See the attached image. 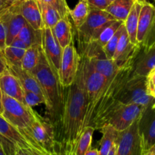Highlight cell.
Listing matches in <instances>:
<instances>
[{
    "label": "cell",
    "instance_id": "obj_22",
    "mask_svg": "<svg viewBox=\"0 0 155 155\" xmlns=\"http://www.w3.org/2000/svg\"><path fill=\"white\" fill-rule=\"evenodd\" d=\"M51 30L63 49L70 43L74 42L70 15H67L61 18Z\"/></svg>",
    "mask_w": 155,
    "mask_h": 155
},
{
    "label": "cell",
    "instance_id": "obj_48",
    "mask_svg": "<svg viewBox=\"0 0 155 155\" xmlns=\"http://www.w3.org/2000/svg\"><path fill=\"white\" fill-rule=\"evenodd\" d=\"M4 9V5H3V3L2 0H0V12Z\"/></svg>",
    "mask_w": 155,
    "mask_h": 155
},
{
    "label": "cell",
    "instance_id": "obj_37",
    "mask_svg": "<svg viewBox=\"0 0 155 155\" xmlns=\"http://www.w3.org/2000/svg\"><path fill=\"white\" fill-rule=\"evenodd\" d=\"M90 8H97L105 10L108 6L107 0H86Z\"/></svg>",
    "mask_w": 155,
    "mask_h": 155
},
{
    "label": "cell",
    "instance_id": "obj_40",
    "mask_svg": "<svg viewBox=\"0 0 155 155\" xmlns=\"http://www.w3.org/2000/svg\"><path fill=\"white\" fill-rule=\"evenodd\" d=\"M10 45H12V46H15V47H18V48H24V49H27V45H26L25 44L22 42V41L20 40L19 39H18V38H15V39L13 40V42L11 43Z\"/></svg>",
    "mask_w": 155,
    "mask_h": 155
},
{
    "label": "cell",
    "instance_id": "obj_39",
    "mask_svg": "<svg viewBox=\"0 0 155 155\" xmlns=\"http://www.w3.org/2000/svg\"><path fill=\"white\" fill-rule=\"evenodd\" d=\"M7 64H6L5 59L3 55L2 51H0V75H2L5 71H7Z\"/></svg>",
    "mask_w": 155,
    "mask_h": 155
},
{
    "label": "cell",
    "instance_id": "obj_47",
    "mask_svg": "<svg viewBox=\"0 0 155 155\" xmlns=\"http://www.w3.org/2000/svg\"><path fill=\"white\" fill-rule=\"evenodd\" d=\"M150 95H151V96L153 97V98H155V86L154 88H153L152 90L151 91V92H150Z\"/></svg>",
    "mask_w": 155,
    "mask_h": 155
},
{
    "label": "cell",
    "instance_id": "obj_6",
    "mask_svg": "<svg viewBox=\"0 0 155 155\" xmlns=\"http://www.w3.org/2000/svg\"><path fill=\"white\" fill-rule=\"evenodd\" d=\"M2 114L1 116L12 126L27 131L39 114L32 107L2 93Z\"/></svg>",
    "mask_w": 155,
    "mask_h": 155
},
{
    "label": "cell",
    "instance_id": "obj_12",
    "mask_svg": "<svg viewBox=\"0 0 155 155\" xmlns=\"http://www.w3.org/2000/svg\"><path fill=\"white\" fill-rule=\"evenodd\" d=\"M80 61V55L74 46V42H72L63 49L61 67L58 71L59 80L62 87H68L75 81Z\"/></svg>",
    "mask_w": 155,
    "mask_h": 155
},
{
    "label": "cell",
    "instance_id": "obj_26",
    "mask_svg": "<svg viewBox=\"0 0 155 155\" xmlns=\"http://www.w3.org/2000/svg\"><path fill=\"white\" fill-rule=\"evenodd\" d=\"M16 38L22 41L27 45V48L33 45H41V43H42V30H34L30 24L26 23Z\"/></svg>",
    "mask_w": 155,
    "mask_h": 155
},
{
    "label": "cell",
    "instance_id": "obj_31",
    "mask_svg": "<svg viewBox=\"0 0 155 155\" xmlns=\"http://www.w3.org/2000/svg\"><path fill=\"white\" fill-rule=\"evenodd\" d=\"M25 50L24 48L12 46V45L6 46L2 51L6 63L21 67V61Z\"/></svg>",
    "mask_w": 155,
    "mask_h": 155
},
{
    "label": "cell",
    "instance_id": "obj_1",
    "mask_svg": "<svg viewBox=\"0 0 155 155\" xmlns=\"http://www.w3.org/2000/svg\"><path fill=\"white\" fill-rule=\"evenodd\" d=\"M87 98L83 66L80 61L75 81L64 88V104L60 130L56 135L57 153L75 155L77 142L85 127Z\"/></svg>",
    "mask_w": 155,
    "mask_h": 155
},
{
    "label": "cell",
    "instance_id": "obj_54",
    "mask_svg": "<svg viewBox=\"0 0 155 155\" xmlns=\"http://www.w3.org/2000/svg\"><path fill=\"white\" fill-rule=\"evenodd\" d=\"M154 1H155V0H154Z\"/></svg>",
    "mask_w": 155,
    "mask_h": 155
},
{
    "label": "cell",
    "instance_id": "obj_9",
    "mask_svg": "<svg viewBox=\"0 0 155 155\" xmlns=\"http://www.w3.org/2000/svg\"><path fill=\"white\" fill-rule=\"evenodd\" d=\"M80 61L83 66L84 74L85 89L87 98V110L86 113L92 108L101 94L103 88L106 84L105 77L95 71L89 59L83 55H80Z\"/></svg>",
    "mask_w": 155,
    "mask_h": 155
},
{
    "label": "cell",
    "instance_id": "obj_28",
    "mask_svg": "<svg viewBox=\"0 0 155 155\" xmlns=\"http://www.w3.org/2000/svg\"><path fill=\"white\" fill-rule=\"evenodd\" d=\"M41 11V15L45 27H48L52 29L58 21L61 18L57 10L51 7L49 5L38 0Z\"/></svg>",
    "mask_w": 155,
    "mask_h": 155
},
{
    "label": "cell",
    "instance_id": "obj_33",
    "mask_svg": "<svg viewBox=\"0 0 155 155\" xmlns=\"http://www.w3.org/2000/svg\"><path fill=\"white\" fill-rule=\"evenodd\" d=\"M124 29V24L120 26V27L117 30L116 33L114 34V36H112L111 39L108 41V42H107V43L102 48L103 51H104V55L106 56V58H107V59H110V60H112V59H113L115 51H116L118 41H119V39L120 37V35L121 33H122Z\"/></svg>",
    "mask_w": 155,
    "mask_h": 155
},
{
    "label": "cell",
    "instance_id": "obj_19",
    "mask_svg": "<svg viewBox=\"0 0 155 155\" xmlns=\"http://www.w3.org/2000/svg\"><path fill=\"white\" fill-rule=\"evenodd\" d=\"M155 68V45L150 48L141 47L134 61L133 74L147 77Z\"/></svg>",
    "mask_w": 155,
    "mask_h": 155
},
{
    "label": "cell",
    "instance_id": "obj_53",
    "mask_svg": "<svg viewBox=\"0 0 155 155\" xmlns=\"http://www.w3.org/2000/svg\"><path fill=\"white\" fill-rule=\"evenodd\" d=\"M154 155H155V151H154Z\"/></svg>",
    "mask_w": 155,
    "mask_h": 155
},
{
    "label": "cell",
    "instance_id": "obj_2",
    "mask_svg": "<svg viewBox=\"0 0 155 155\" xmlns=\"http://www.w3.org/2000/svg\"><path fill=\"white\" fill-rule=\"evenodd\" d=\"M134 61L124 64L112 78L106 82L101 94L92 108L86 113L85 127L100 130L106 124L114 110L121 104L120 98L127 80L133 71Z\"/></svg>",
    "mask_w": 155,
    "mask_h": 155
},
{
    "label": "cell",
    "instance_id": "obj_5",
    "mask_svg": "<svg viewBox=\"0 0 155 155\" xmlns=\"http://www.w3.org/2000/svg\"><path fill=\"white\" fill-rule=\"evenodd\" d=\"M114 21L117 20L107 11L90 8L86 21L76 30L81 52L89 44L96 42L103 29Z\"/></svg>",
    "mask_w": 155,
    "mask_h": 155
},
{
    "label": "cell",
    "instance_id": "obj_43",
    "mask_svg": "<svg viewBox=\"0 0 155 155\" xmlns=\"http://www.w3.org/2000/svg\"><path fill=\"white\" fill-rule=\"evenodd\" d=\"M85 155H98V150L97 148H89Z\"/></svg>",
    "mask_w": 155,
    "mask_h": 155
},
{
    "label": "cell",
    "instance_id": "obj_46",
    "mask_svg": "<svg viewBox=\"0 0 155 155\" xmlns=\"http://www.w3.org/2000/svg\"><path fill=\"white\" fill-rule=\"evenodd\" d=\"M2 92L0 89V115L2 114Z\"/></svg>",
    "mask_w": 155,
    "mask_h": 155
},
{
    "label": "cell",
    "instance_id": "obj_16",
    "mask_svg": "<svg viewBox=\"0 0 155 155\" xmlns=\"http://www.w3.org/2000/svg\"><path fill=\"white\" fill-rule=\"evenodd\" d=\"M18 3L3 9L0 12V16L4 20L7 30V45H11L14 39L18 36L24 24L27 23L18 10Z\"/></svg>",
    "mask_w": 155,
    "mask_h": 155
},
{
    "label": "cell",
    "instance_id": "obj_13",
    "mask_svg": "<svg viewBox=\"0 0 155 155\" xmlns=\"http://www.w3.org/2000/svg\"><path fill=\"white\" fill-rule=\"evenodd\" d=\"M145 108L136 104H121L112 114L107 124H110L118 132L125 130L140 117Z\"/></svg>",
    "mask_w": 155,
    "mask_h": 155
},
{
    "label": "cell",
    "instance_id": "obj_55",
    "mask_svg": "<svg viewBox=\"0 0 155 155\" xmlns=\"http://www.w3.org/2000/svg\"><path fill=\"white\" fill-rule=\"evenodd\" d=\"M154 6H155V5H154Z\"/></svg>",
    "mask_w": 155,
    "mask_h": 155
},
{
    "label": "cell",
    "instance_id": "obj_34",
    "mask_svg": "<svg viewBox=\"0 0 155 155\" xmlns=\"http://www.w3.org/2000/svg\"><path fill=\"white\" fill-rule=\"evenodd\" d=\"M24 98L25 104L30 107H33L41 104H44L45 105V99L44 96L32 91L24 89Z\"/></svg>",
    "mask_w": 155,
    "mask_h": 155
},
{
    "label": "cell",
    "instance_id": "obj_17",
    "mask_svg": "<svg viewBox=\"0 0 155 155\" xmlns=\"http://www.w3.org/2000/svg\"><path fill=\"white\" fill-rule=\"evenodd\" d=\"M140 48V45H135L130 42L124 26L112 60L118 67L134 61Z\"/></svg>",
    "mask_w": 155,
    "mask_h": 155
},
{
    "label": "cell",
    "instance_id": "obj_3",
    "mask_svg": "<svg viewBox=\"0 0 155 155\" xmlns=\"http://www.w3.org/2000/svg\"><path fill=\"white\" fill-rule=\"evenodd\" d=\"M30 72L39 83L45 97V107L50 116V121L54 127L56 137L63 117L64 88L61 85L58 73L49 63L42 48L37 65Z\"/></svg>",
    "mask_w": 155,
    "mask_h": 155
},
{
    "label": "cell",
    "instance_id": "obj_49",
    "mask_svg": "<svg viewBox=\"0 0 155 155\" xmlns=\"http://www.w3.org/2000/svg\"><path fill=\"white\" fill-rule=\"evenodd\" d=\"M0 155H5V154L4 151H3L2 148V146L0 145Z\"/></svg>",
    "mask_w": 155,
    "mask_h": 155
},
{
    "label": "cell",
    "instance_id": "obj_14",
    "mask_svg": "<svg viewBox=\"0 0 155 155\" xmlns=\"http://www.w3.org/2000/svg\"><path fill=\"white\" fill-rule=\"evenodd\" d=\"M151 106L145 107L139 120V132L143 154L155 145V110Z\"/></svg>",
    "mask_w": 155,
    "mask_h": 155
},
{
    "label": "cell",
    "instance_id": "obj_29",
    "mask_svg": "<svg viewBox=\"0 0 155 155\" xmlns=\"http://www.w3.org/2000/svg\"><path fill=\"white\" fill-rule=\"evenodd\" d=\"M41 45H33L25 50L23 56L21 67L27 71H31L37 65L39 58Z\"/></svg>",
    "mask_w": 155,
    "mask_h": 155
},
{
    "label": "cell",
    "instance_id": "obj_38",
    "mask_svg": "<svg viewBox=\"0 0 155 155\" xmlns=\"http://www.w3.org/2000/svg\"><path fill=\"white\" fill-rule=\"evenodd\" d=\"M146 83L147 87H148V92H151L153 88L155 86V68L153 69L146 77Z\"/></svg>",
    "mask_w": 155,
    "mask_h": 155
},
{
    "label": "cell",
    "instance_id": "obj_44",
    "mask_svg": "<svg viewBox=\"0 0 155 155\" xmlns=\"http://www.w3.org/2000/svg\"><path fill=\"white\" fill-rule=\"evenodd\" d=\"M107 155H117V144H116V142H115V143L114 144V145L112 146V148H110V151H109V153L107 154Z\"/></svg>",
    "mask_w": 155,
    "mask_h": 155
},
{
    "label": "cell",
    "instance_id": "obj_27",
    "mask_svg": "<svg viewBox=\"0 0 155 155\" xmlns=\"http://www.w3.org/2000/svg\"><path fill=\"white\" fill-rule=\"evenodd\" d=\"M90 8L86 0H80L75 7L70 11V17L73 20L76 30L86 21L89 14Z\"/></svg>",
    "mask_w": 155,
    "mask_h": 155
},
{
    "label": "cell",
    "instance_id": "obj_32",
    "mask_svg": "<svg viewBox=\"0 0 155 155\" xmlns=\"http://www.w3.org/2000/svg\"><path fill=\"white\" fill-rule=\"evenodd\" d=\"M124 24V21H114L112 23L109 24L108 25L106 26L104 29L102 30V31L101 32V33L98 36V39L96 40V43L99 45L100 47L103 48L106 44L108 42V41L110 40L112 38V36H114L115 33L117 32V30L120 27V26Z\"/></svg>",
    "mask_w": 155,
    "mask_h": 155
},
{
    "label": "cell",
    "instance_id": "obj_8",
    "mask_svg": "<svg viewBox=\"0 0 155 155\" xmlns=\"http://www.w3.org/2000/svg\"><path fill=\"white\" fill-rule=\"evenodd\" d=\"M136 39L142 48L155 45V6L145 0L139 13Z\"/></svg>",
    "mask_w": 155,
    "mask_h": 155
},
{
    "label": "cell",
    "instance_id": "obj_36",
    "mask_svg": "<svg viewBox=\"0 0 155 155\" xmlns=\"http://www.w3.org/2000/svg\"><path fill=\"white\" fill-rule=\"evenodd\" d=\"M7 30L4 20L0 16V51H2L7 46Z\"/></svg>",
    "mask_w": 155,
    "mask_h": 155
},
{
    "label": "cell",
    "instance_id": "obj_41",
    "mask_svg": "<svg viewBox=\"0 0 155 155\" xmlns=\"http://www.w3.org/2000/svg\"><path fill=\"white\" fill-rule=\"evenodd\" d=\"M4 5V9L10 7V6L16 4V3L19 2L21 0H2Z\"/></svg>",
    "mask_w": 155,
    "mask_h": 155
},
{
    "label": "cell",
    "instance_id": "obj_7",
    "mask_svg": "<svg viewBox=\"0 0 155 155\" xmlns=\"http://www.w3.org/2000/svg\"><path fill=\"white\" fill-rule=\"evenodd\" d=\"M120 102L123 104H136L145 107L153 105L155 98L148 92L146 77L132 74L124 86Z\"/></svg>",
    "mask_w": 155,
    "mask_h": 155
},
{
    "label": "cell",
    "instance_id": "obj_51",
    "mask_svg": "<svg viewBox=\"0 0 155 155\" xmlns=\"http://www.w3.org/2000/svg\"><path fill=\"white\" fill-rule=\"evenodd\" d=\"M151 107H152V108L154 109V110H155V102L154 103V104H153V105L151 106Z\"/></svg>",
    "mask_w": 155,
    "mask_h": 155
},
{
    "label": "cell",
    "instance_id": "obj_10",
    "mask_svg": "<svg viewBox=\"0 0 155 155\" xmlns=\"http://www.w3.org/2000/svg\"><path fill=\"white\" fill-rule=\"evenodd\" d=\"M27 132L50 154L57 155L55 132L51 121L46 120L39 114Z\"/></svg>",
    "mask_w": 155,
    "mask_h": 155
},
{
    "label": "cell",
    "instance_id": "obj_23",
    "mask_svg": "<svg viewBox=\"0 0 155 155\" xmlns=\"http://www.w3.org/2000/svg\"><path fill=\"white\" fill-rule=\"evenodd\" d=\"M142 0H136L132 7L128 16L124 21V26L130 42L135 45H139L136 39V35H137L138 23H139V13L142 8Z\"/></svg>",
    "mask_w": 155,
    "mask_h": 155
},
{
    "label": "cell",
    "instance_id": "obj_15",
    "mask_svg": "<svg viewBox=\"0 0 155 155\" xmlns=\"http://www.w3.org/2000/svg\"><path fill=\"white\" fill-rule=\"evenodd\" d=\"M41 48L51 66L58 73L61 62L63 48L54 36L52 30L45 26L42 29Z\"/></svg>",
    "mask_w": 155,
    "mask_h": 155
},
{
    "label": "cell",
    "instance_id": "obj_4",
    "mask_svg": "<svg viewBox=\"0 0 155 155\" xmlns=\"http://www.w3.org/2000/svg\"><path fill=\"white\" fill-rule=\"evenodd\" d=\"M0 145L5 155H15L17 148L33 155H52L42 148L29 133L18 130L0 115Z\"/></svg>",
    "mask_w": 155,
    "mask_h": 155
},
{
    "label": "cell",
    "instance_id": "obj_24",
    "mask_svg": "<svg viewBox=\"0 0 155 155\" xmlns=\"http://www.w3.org/2000/svg\"><path fill=\"white\" fill-rule=\"evenodd\" d=\"M136 1V0H114L108 5L105 11L110 13L116 20L124 22Z\"/></svg>",
    "mask_w": 155,
    "mask_h": 155
},
{
    "label": "cell",
    "instance_id": "obj_45",
    "mask_svg": "<svg viewBox=\"0 0 155 155\" xmlns=\"http://www.w3.org/2000/svg\"><path fill=\"white\" fill-rule=\"evenodd\" d=\"M154 151H155V145L152 148H151L149 151L145 152L142 155H154Z\"/></svg>",
    "mask_w": 155,
    "mask_h": 155
},
{
    "label": "cell",
    "instance_id": "obj_18",
    "mask_svg": "<svg viewBox=\"0 0 155 155\" xmlns=\"http://www.w3.org/2000/svg\"><path fill=\"white\" fill-rule=\"evenodd\" d=\"M18 10L26 22L34 30H41L44 27L38 0H21L18 3Z\"/></svg>",
    "mask_w": 155,
    "mask_h": 155
},
{
    "label": "cell",
    "instance_id": "obj_21",
    "mask_svg": "<svg viewBox=\"0 0 155 155\" xmlns=\"http://www.w3.org/2000/svg\"><path fill=\"white\" fill-rule=\"evenodd\" d=\"M6 64H7V68L9 72L13 74L19 80L24 89L32 91V92H34L44 96L39 83L33 77L31 72L26 71L21 66H16V65L8 63Z\"/></svg>",
    "mask_w": 155,
    "mask_h": 155
},
{
    "label": "cell",
    "instance_id": "obj_30",
    "mask_svg": "<svg viewBox=\"0 0 155 155\" xmlns=\"http://www.w3.org/2000/svg\"><path fill=\"white\" fill-rule=\"evenodd\" d=\"M95 129L93 127H86L82 133L76 148L75 155H85L86 151L91 148L92 136Z\"/></svg>",
    "mask_w": 155,
    "mask_h": 155
},
{
    "label": "cell",
    "instance_id": "obj_56",
    "mask_svg": "<svg viewBox=\"0 0 155 155\" xmlns=\"http://www.w3.org/2000/svg\"></svg>",
    "mask_w": 155,
    "mask_h": 155
},
{
    "label": "cell",
    "instance_id": "obj_50",
    "mask_svg": "<svg viewBox=\"0 0 155 155\" xmlns=\"http://www.w3.org/2000/svg\"><path fill=\"white\" fill-rule=\"evenodd\" d=\"M114 0H107V3H108V4H110V3L112 2H114Z\"/></svg>",
    "mask_w": 155,
    "mask_h": 155
},
{
    "label": "cell",
    "instance_id": "obj_35",
    "mask_svg": "<svg viewBox=\"0 0 155 155\" xmlns=\"http://www.w3.org/2000/svg\"><path fill=\"white\" fill-rule=\"evenodd\" d=\"M39 1L43 2L54 8L55 10H57L61 18L69 15L71 8L68 6L66 0H39Z\"/></svg>",
    "mask_w": 155,
    "mask_h": 155
},
{
    "label": "cell",
    "instance_id": "obj_11",
    "mask_svg": "<svg viewBox=\"0 0 155 155\" xmlns=\"http://www.w3.org/2000/svg\"><path fill=\"white\" fill-rule=\"evenodd\" d=\"M139 119L130 127L119 132L116 139L117 155H142V142L139 132Z\"/></svg>",
    "mask_w": 155,
    "mask_h": 155
},
{
    "label": "cell",
    "instance_id": "obj_20",
    "mask_svg": "<svg viewBox=\"0 0 155 155\" xmlns=\"http://www.w3.org/2000/svg\"><path fill=\"white\" fill-rule=\"evenodd\" d=\"M0 89L2 93L8 96L24 103V88L19 80L7 69L0 75Z\"/></svg>",
    "mask_w": 155,
    "mask_h": 155
},
{
    "label": "cell",
    "instance_id": "obj_25",
    "mask_svg": "<svg viewBox=\"0 0 155 155\" xmlns=\"http://www.w3.org/2000/svg\"><path fill=\"white\" fill-rule=\"evenodd\" d=\"M102 133V137L100 140V148L98 155H107L110 148L116 142L119 132L110 124H106L100 128Z\"/></svg>",
    "mask_w": 155,
    "mask_h": 155
},
{
    "label": "cell",
    "instance_id": "obj_42",
    "mask_svg": "<svg viewBox=\"0 0 155 155\" xmlns=\"http://www.w3.org/2000/svg\"><path fill=\"white\" fill-rule=\"evenodd\" d=\"M15 155H33L29 151H26V150L21 149V148H17L16 151H15Z\"/></svg>",
    "mask_w": 155,
    "mask_h": 155
},
{
    "label": "cell",
    "instance_id": "obj_52",
    "mask_svg": "<svg viewBox=\"0 0 155 155\" xmlns=\"http://www.w3.org/2000/svg\"><path fill=\"white\" fill-rule=\"evenodd\" d=\"M57 155H63V154H60V153H57Z\"/></svg>",
    "mask_w": 155,
    "mask_h": 155
}]
</instances>
